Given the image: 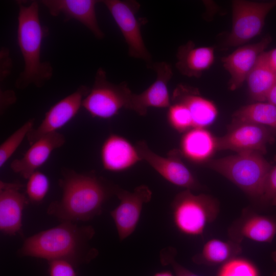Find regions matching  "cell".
Instances as JSON below:
<instances>
[{"instance_id":"9c48e42d","label":"cell","mask_w":276,"mask_h":276,"mask_svg":"<svg viewBox=\"0 0 276 276\" xmlns=\"http://www.w3.org/2000/svg\"><path fill=\"white\" fill-rule=\"evenodd\" d=\"M152 193L149 188L142 185L129 192L116 185L114 195L119 204L110 214L114 222L120 241L126 239L135 231L140 220L143 206L149 202Z\"/></svg>"},{"instance_id":"ffe728a7","label":"cell","mask_w":276,"mask_h":276,"mask_svg":"<svg viewBox=\"0 0 276 276\" xmlns=\"http://www.w3.org/2000/svg\"><path fill=\"white\" fill-rule=\"evenodd\" d=\"M176 57V67L181 74L199 77L212 64L214 49L208 47H196L194 42L189 41L178 48Z\"/></svg>"},{"instance_id":"7c38bea8","label":"cell","mask_w":276,"mask_h":276,"mask_svg":"<svg viewBox=\"0 0 276 276\" xmlns=\"http://www.w3.org/2000/svg\"><path fill=\"white\" fill-rule=\"evenodd\" d=\"M90 88L81 85L76 90L54 104L45 113L39 125L33 128L27 138L30 145L41 137L57 132L72 120L82 105Z\"/></svg>"},{"instance_id":"e575fe53","label":"cell","mask_w":276,"mask_h":276,"mask_svg":"<svg viewBox=\"0 0 276 276\" xmlns=\"http://www.w3.org/2000/svg\"><path fill=\"white\" fill-rule=\"evenodd\" d=\"M153 276H176L169 271H163L156 273Z\"/></svg>"},{"instance_id":"5b68a950","label":"cell","mask_w":276,"mask_h":276,"mask_svg":"<svg viewBox=\"0 0 276 276\" xmlns=\"http://www.w3.org/2000/svg\"><path fill=\"white\" fill-rule=\"evenodd\" d=\"M171 206L175 226L189 236L201 235L218 213L216 203L211 197L204 194L194 195L187 189L175 196Z\"/></svg>"},{"instance_id":"5bb4252c","label":"cell","mask_w":276,"mask_h":276,"mask_svg":"<svg viewBox=\"0 0 276 276\" xmlns=\"http://www.w3.org/2000/svg\"><path fill=\"white\" fill-rule=\"evenodd\" d=\"M24 187L18 182L0 181V230L3 234L23 236V211L30 202L20 191Z\"/></svg>"},{"instance_id":"6da1fadb","label":"cell","mask_w":276,"mask_h":276,"mask_svg":"<svg viewBox=\"0 0 276 276\" xmlns=\"http://www.w3.org/2000/svg\"><path fill=\"white\" fill-rule=\"evenodd\" d=\"M59 185L62 190L59 200L52 202L47 213L63 221H87L100 215L103 205L114 195L116 185L95 173H78L63 168Z\"/></svg>"},{"instance_id":"44dd1931","label":"cell","mask_w":276,"mask_h":276,"mask_svg":"<svg viewBox=\"0 0 276 276\" xmlns=\"http://www.w3.org/2000/svg\"><path fill=\"white\" fill-rule=\"evenodd\" d=\"M182 154L195 163L206 161L216 150V139L202 128H193L187 131L180 142Z\"/></svg>"},{"instance_id":"d590c367","label":"cell","mask_w":276,"mask_h":276,"mask_svg":"<svg viewBox=\"0 0 276 276\" xmlns=\"http://www.w3.org/2000/svg\"><path fill=\"white\" fill-rule=\"evenodd\" d=\"M272 258L273 260L276 262V251L273 252ZM272 276H276V272H275Z\"/></svg>"},{"instance_id":"ac0fdd59","label":"cell","mask_w":276,"mask_h":276,"mask_svg":"<svg viewBox=\"0 0 276 276\" xmlns=\"http://www.w3.org/2000/svg\"><path fill=\"white\" fill-rule=\"evenodd\" d=\"M100 157L103 168L113 172L127 170L142 160L135 146L116 134H111L105 140Z\"/></svg>"},{"instance_id":"4316f807","label":"cell","mask_w":276,"mask_h":276,"mask_svg":"<svg viewBox=\"0 0 276 276\" xmlns=\"http://www.w3.org/2000/svg\"><path fill=\"white\" fill-rule=\"evenodd\" d=\"M50 188V181L43 173L36 171L27 179L26 195L30 202L38 203L46 196Z\"/></svg>"},{"instance_id":"e0dca14e","label":"cell","mask_w":276,"mask_h":276,"mask_svg":"<svg viewBox=\"0 0 276 276\" xmlns=\"http://www.w3.org/2000/svg\"><path fill=\"white\" fill-rule=\"evenodd\" d=\"M271 40L269 36H266L257 43L239 48L222 59L223 66L231 75L229 87L231 90L239 88L246 80L259 56Z\"/></svg>"},{"instance_id":"277c9868","label":"cell","mask_w":276,"mask_h":276,"mask_svg":"<svg viewBox=\"0 0 276 276\" xmlns=\"http://www.w3.org/2000/svg\"><path fill=\"white\" fill-rule=\"evenodd\" d=\"M208 165L249 195L262 197L265 182L271 168L262 154L246 151L208 162Z\"/></svg>"},{"instance_id":"83f0119b","label":"cell","mask_w":276,"mask_h":276,"mask_svg":"<svg viewBox=\"0 0 276 276\" xmlns=\"http://www.w3.org/2000/svg\"><path fill=\"white\" fill-rule=\"evenodd\" d=\"M168 108L167 120L175 130L183 132L193 127L192 119L189 110L182 103L173 102Z\"/></svg>"},{"instance_id":"f1b7e54d","label":"cell","mask_w":276,"mask_h":276,"mask_svg":"<svg viewBox=\"0 0 276 276\" xmlns=\"http://www.w3.org/2000/svg\"><path fill=\"white\" fill-rule=\"evenodd\" d=\"M218 276H258V274L255 267L249 262L234 259L225 263Z\"/></svg>"},{"instance_id":"d4e9b609","label":"cell","mask_w":276,"mask_h":276,"mask_svg":"<svg viewBox=\"0 0 276 276\" xmlns=\"http://www.w3.org/2000/svg\"><path fill=\"white\" fill-rule=\"evenodd\" d=\"M238 244L218 239L208 241L193 261L197 264H215L228 261L240 251Z\"/></svg>"},{"instance_id":"9a60e30c","label":"cell","mask_w":276,"mask_h":276,"mask_svg":"<svg viewBox=\"0 0 276 276\" xmlns=\"http://www.w3.org/2000/svg\"><path fill=\"white\" fill-rule=\"evenodd\" d=\"M96 0H42L40 2L53 16L62 14L64 21L75 19L86 27L99 39L104 37L97 20Z\"/></svg>"},{"instance_id":"2e32d148","label":"cell","mask_w":276,"mask_h":276,"mask_svg":"<svg viewBox=\"0 0 276 276\" xmlns=\"http://www.w3.org/2000/svg\"><path fill=\"white\" fill-rule=\"evenodd\" d=\"M65 141L64 135L58 131L41 137L30 145L22 157L12 161L11 170L27 179L48 160L54 150L65 144Z\"/></svg>"},{"instance_id":"836d02e7","label":"cell","mask_w":276,"mask_h":276,"mask_svg":"<svg viewBox=\"0 0 276 276\" xmlns=\"http://www.w3.org/2000/svg\"><path fill=\"white\" fill-rule=\"evenodd\" d=\"M266 100L268 103L276 106V84L270 89L268 92Z\"/></svg>"},{"instance_id":"7a4b0ae2","label":"cell","mask_w":276,"mask_h":276,"mask_svg":"<svg viewBox=\"0 0 276 276\" xmlns=\"http://www.w3.org/2000/svg\"><path fill=\"white\" fill-rule=\"evenodd\" d=\"M61 222L25 239L17 255L48 261L63 260L75 266L87 264L95 259L98 250L90 244L95 234L94 228L91 225L79 226L71 221Z\"/></svg>"},{"instance_id":"d6a6232c","label":"cell","mask_w":276,"mask_h":276,"mask_svg":"<svg viewBox=\"0 0 276 276\" xmlns=\"http://www.w3.org/2000/svg\"><path fill=\"white\" fill-rule=\"evenodd\" d=\"M263 54L267 63L276 74V48L268 52H264Z\"/></svg>"},{"instance_id":"52a82bcc","label":"cell","mask_w":276,"mask_h":276,"mask_svg":"<svg viewBox=\"0 0 276 276\" xmlns=\"http://www.w3.org/2000/svg\"><path fill=\"white\" fill-rule=\"evenodd\" d=\"M107 8L120 30L127 44L129 56L150 64L152 56L145 45L142 34L143 22L136 16L140 4L133 0L101 1Z\"/></svg>"},{"instance_id":"1f68e13d","label":"cell","mask_w":276,"mask_h":276,"mask_svg":"<svg viewBox=\"0 0 276 276\" xmlns=\"http://www.w3.org/2000/svg\"><path fill=\"white\" fill-rule=\"evenodd\" d=\"M261 198L270 204L276 206V165L271 167L267 174Z\"/></svg>"},{"instance_id":"8992f818","label":"cell","mask_w":276,"mask_h":276,"mask_svg":"<svg viewBox=\"0 0 276 276\" xmlns=\"http://www.w3.org/2000/svg\"><path fill=\"white\" fill-rule=\"evenodd\" d=\"M132 92L124 81L114 84L109 81L105 70L100 67L94 84L83 100L82 107L93 117L109 119L126 108Z\"/></svg>"},{"instance_id":"8fae6325","label":"cell","mask_w":276,"mask_h":276,"mask_svg":"<svg viewBox=\"0 0 276 276\" xmlns=\"http://www.w3.org/2000/svg\"><path fill=\"white\" fill-rule=\"evenodd\" d=\"M135 146L142 159L169 182L190 190L199 188L194 175L181 160L178 151L171 150L164 157L152 151L144 141L137 142Z\"/></svg>"},{"instance_id":"4fadbf2b","label":"cell","mask_w":276,"mask_h":276,"mask_svg":"<svg viewBox=\"0 0 276 276\" xmlns=\"http://www.w3.org/2000/svg\"><path fill=\"white\" fill-rule=\"evenodd\" d=\"M147 67L156 73V78L147 89L139 94L132 93L126 109L145 116L149 107L169 108L171 105L168 84L173 76L171 65L166 62H151Z\"/></svg>"},{"instance_id":"7402d4cb","label":"cell","mask_w":276,"mask_h":276,"mask_svg":"<svg viewBox=\"0 0 276 276\" xmlns=\"http://www.w3.org/2000/svg\"><path fill=\"white\" fill-rule=\"evenodd\" d=\"M246 80L251 97L259 102L266 100L268 92L276 84V74L267 63L263 52L248 74Z\"/></svg>"},{"instance_id":"4dcf8cb0","label":"cell","mask_w":276,"mask_h":276,"mask_svg":"<svg viewBox=\"0 0 276 276\" xmlns=\"http://www.w3.org/2000/svg\"><path fill=\"white\" fill-rule=\"evenodd\" d=\"M48 276H77L74 265L63 260L49 261Z\"/></svg>"},{"instance_id":"603a6c76","label":"cell","mask_w":276,"mask_h":276,"mask_svg":"<svg viewBox=\"0 0 276 276\" xmlns=\"http://www.w3.org/2000/svg\"><path fill=\"white\" fill-rule=\"evenodd\" d=\"M243 122L258 124L276 131V106L262 102L243 106L233 114V123Z\"/></svg>"},{"instance_id":"3957f363","label":"cell","mask_w":276,"mask_h":276,"mask_svg":"<svg viewBox=\"0 0 276 276\" xmlns=\"http://www.w3.org/2000/svg\"><path fill=\"white\" fill-rule=\"evenodd\" d=\"M18 6L17 40L21 53L24 68L15 82L19 89L31 85L41 87L53 75L51 64L41 60V49L45 31L41 25L38 3L31 2L26 5L23 1Z\"/></svg>"},{"instance_id":"ba28073f","label":"cell","mask_w":276,"mask_h":276,"mask_svg":"<svg viewBox=\"0 0 276 276\" xmlns=\"http://www.w3.org/2000/svg\"><path fill=\"white\" fill-rule=\"evenodd\" d=\"M276 6V1L255 2L234 1L232 29L225 42L226 47L241 45L259 35L266 15Z\"/></svg>"},{"instance_id":"f546056e","label":"cell","mask_w":276,"mask_h":276,"mask_svg":"<svg viewBox=\"0 0 276 276\" xmlns=\"http://www.w3.org/2000/svg\"><path fill=\"white\" fill-rule=\"evenodd\" d=\"M175 250L168 247L161 250L159 254L160 261L163 265H171L176 276H199L188 270L175 260Z\"/></svg>"},{"instance_id":"cb8c5ba5","label":"cell","mask_w":276,"mask_h":276,"mask_svg":"<svg viewBox=\"0 0 276 276\" xmlns=\"http://www.w3.org/2000/svg\"><path fill=\"white\" fill-rule=\"evenodd\" d=\"M239 233L254 241L269 243L276 234V221L269 217L255 215L242 223Z\"/></svg>"},{"instance_id":"30bf717a","label":"cell","mask_w":276,"mask_h":276,"mask_svg":"<svg viewBox=\"0 0 276 276\" xmlns=\"http://www.w3.org/2000/svg\"><path fill=\"white\" fill-rule=\"evenodd\" d=\"M275 133L273 129L258 124L233 123L226 134L216 139V149L265 154L267 145L273 142Z\"/></svg>"},{"instance_id":"d6986e66","label":"cell","mask_w":276,"mask_h":276,"mask_svg":"<svg viewBox=\"0 0 276 276\" xmlns=\"http://www.w3.org/2000/svg\"><path fill=\"white\" fill-rule=\"evenodd\" d=\"M190 87L179 85L174 90L172 100L184 104L191 113L193 128H202L211 124L217 115L215 105L199 96Z\"/></svg>"},{"instance_id":"484cf974","label":"cell","mask_w":276,"mask_h":276,"mask_svg":"<svg viewBox=\"0 0 276 276\" xmlns=\"http://www.w3.org/2000/svg\"><path fill=\"white\" fill-rule=\"evenodd\" d=\"M34 119L27 121L0 145V167L2 168L33 128Z\"/></svg>"}]
</instances>
